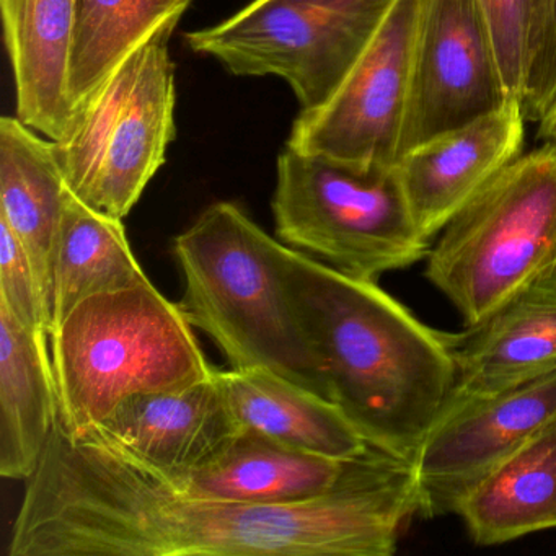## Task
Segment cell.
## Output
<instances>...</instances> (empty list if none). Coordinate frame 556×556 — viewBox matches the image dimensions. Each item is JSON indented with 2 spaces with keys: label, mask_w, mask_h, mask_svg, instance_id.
<instances>
[{
  "label": "cell",
  "mask_w": 556,
  "mask_h": 556,
  "mask_svg": "<svg viewBox=\"0 0 556 556\" xmlns=\"http://www.w3.org/2000/svg\"><path fill=\"white\" fill-rule=\"evenodd\" d=\"M350 460L312 454L242 428L200 467L185 473H164L185 494L198 500L294 504L337 486Z\"/></svg>",
  "instance_id": "9a60e30c"
},
{
  "label": "cell",
  "mask_w": 556,
  "mask_h": 556,
  "mask_svg": "<svg viewBox=\"0 0 556 556\" xmlns=\"http://www.w3.org/2000/svg\"><path fill=\"white\" fill-rule=\"evenodd\" d=\"M447 402L486 395L556 367V262L480 324L454 333Z\"/></svg>",
  "instance_id": "4fadbf2b"
},
{
  "label": "cell",
  "mask_w": 556,
  "mask_h": 556,
  "mask_svg": "<svg viewBox=\"0 0 556 556\" xmlns=\"http://www.w3.org/2000/svg\"><path fill=\"white\" fill-rule=\"evenodd\" d=\"M509 99L480 0H425L399 162Z\"/></svg>",
  "instance_id": "8fae6325"
},
{
  "label": "cell",
  "mask_w": 556,
  "mask_h": 556,
  "mask_svg": "<svg viewBox=\"0 0 556 556\" xmlns=\"http://www.w3.org/2000/svg\"><path fill=\"white\" fill-rule=\"evenodd\" d=\"M60 421L83 435L131 395L175 392L214 376L180 302L151 279L79 302L50 334Z\"/></svg>",
  "instance_id": "277c9868"
},
{
  "label": "cell",
  "mask_w": 556,
  "mask_h": 556,
  "mask_svg": "<svg viewBox=\"0 0 556 556\" xmlns=\"http://www.w3.org/2000/svg\"><path fill=\"white\" fill-rule=\"evenodd\" d=\"M168 41L164 35L136 51L54 141L71 193L113 219H125L141 200L177 132Z\"/></svg>",
  "instance_id": "52a82bcc"
},
{
  "label": "cell",
  "mask_w": 556,
  "mask_h": 556,
  "mask_svg": "<svg viewBox=\"0 0 556 556\" xmlns=\"http://www.w3.org/2000/svg\"><path fill=\"white\" fill-rule=\"evenodd\" d=\"M285 268L327 400L369 447L412 464L454 389V333L416 318L377 281L291 247Z\"/></svg>",
  "instance_id": "7a4b0ae2"
},
{
  "label": "cell",
  "mask_w": 556,
  "mask_h": 556,
  "mask_svg": "<svg viewBox=\"0 0 556 556\" xmlns=\"http://www.w3.org/2000/svg\"><path fill=\"white\" fill-rule=\"evenodd\" d=\"M419 514L412 464L369 447L337 486L294 504L188 496L99 429L58 419L9 540L11 556H390Z\"/></svg>",
  "instance_id": "6da1fadb"
},
{
  "label": "cell",
  "mask_w": 556,
  "mask_h": 556,
  "mask_svg": "<svg viewBox=\"0 0 556 556\" xmlns=\"http://www.w3.org/2000/svg\"><path fill=\"white\" fill-rule=\"evenodd\" d=\"M556 262V142L503 168L439 233L425 276L480 324Z\"/></svg>",
  "instance_id": "5b68a950"
},
{
  "label": "cell",
  "mask_w": 556,
  "mask_h": 556,
  "mask_svg": "<svg viewBox=\"0 0 556 556\" xmlns=\"http://www.w3.org/2000/svg\"><path fill=\"white\" fill-rule=\"evenodd\" d=\"M271 210L282 242L353 278L377 281L428 258L431 250L396 165L356 167L286 146Z\"/></svg>",
  "instance_id": "8992f818"
},
{
  "label": "cell",
  "mask_w": 556,
  "mask_h": 556,
  "mask_svg": "<svg viewBox=\"0 0 556 556\" xmlns=\"http://www.w3.org/2000/svg\"><path fill=\"white\" fill-rule=\"evenodd\" d=\"M510 97L522 102L529 63L530 0H480Z\"/></svg>",
  "instance_id": "d4e9b609"
},
{
  "label": "cell",
  "mask_w": 556,
  "mask_h": 556,
  "mask_svg": "<svg viewBox=\"0 0 556 556\" xmlns=\"http://www.w3.org/2000/svg\"><path fill=\"white\" fill-rule=\"evenodd\" d=\"M522 106L509 99L500 110L432 139L396 164L419 232L431 242L478 191L522 154Z\"/></svg>",
  "instance_id": "7c38bea8"
},
{
  "label": "cell",
  "mask_w": 556,
  "mask_h": 556,
  "mask_svg": "<svg viewBox=\"0 0 556 556\" xmlns=\"http://www.w3.org/2000/svg\"><path fill=\"white\" fill-rule=\"evenodd\" d=\"M194 0H79L67 96L73 115L136 51L174 34Z\"/></svg>",
  "instance_id": "44dd1931"
},
{
  "label": "cell",
  "mask_w": 556,
  "mask_h": 556,
  "mask_svg": "<svg viewBox=\"0 0 556 556\" xmlns=\"http://www.w3.org/2000/svg\"><path fill=\"white\" fill-rule=\"evenodd\" d=\"M148 279L123 220L97 213L71 193L51 268L53 330L90 295L131 288Z\"/></svg>",
  "instance_id": "7402d4cb"
},
{
  "label": "cell",
  "mask_w": 556,
  "mask_h": 556,
  "mask_svg": "<svg viewBox=\"0 0 556 556\" xmlns=\"http://www.w3.org/2000/svg\"><path fill=\"white\" fill-rule=\"evenodd\" d=\"M48 338L0 305V475L9 480L34 477L60 419Z\"/></svg>",
  "instance_id": "ac0fdd59"
},
{
  "label": "cell",
  "mask_w": 556,
  "mask_h": 556,
  "mask_svg": "<svg viewBox=\"0 0 556 556\" xmlns=\"http://www.w3.org/2000/svg\"><path fill=\"white\" fill-rule=\"evenodd\" d=\"M0 305L28 330L51 334L50 314L34 265L8 224L0 223Z\"/></svg>",
  "instance_id": "cb8c5ba5"
},
{
  "label": "cell",
  "mask_w": 556,
  "mask_h": 556,
  "mask_svg": "<svg viewBox=\"0 0 556 556\" xmlns=\"http://www.w3.org/2000/svg\"><path fill=\"white\" fill-rule=\"evenodd\" d=\"M240 428L312 454L351 460L369 444L334 403L268 369H216Z\"/></svg>",
  "instance_id": "d6986e66"
},
{
  "label": "cell",
  "mask_w": 556,
  "mask_h": 556,
  "mask_svg": "<svg viewBox=\"0 0 556 556\" xmlns=\"http://www.w3.org/2000/svg\"><path fill=\"white\" fill-rule=\"evenodd\" d=\"M457 516L477 545L491 546L556 527V421L493 468Z\"/></svg>",
  "instance_id": "ffe728a7"
},
{
  "label": "cell",
  "mask_w": 556,
  "mask_h": 556,
  "mask_svg": "<svg viewBox=\"0 0 556 556\" xmlns=\"http://www.w3.org/2000/svg\"><path fill=\"white\" fill-rule=\"evenodd\" d=\"M96 429L159 470L178 475L210 460L242 428L214 370L188 389L128 396Z\"/></svg>",
  "instance_id": "5bb4252c"
},
{
  "label": "cell",
  "mask_w": 556,
  "mask_h": 556,
  "mask_svg": "<svg viewBox=\"0 0 556 556\" xmlns=\"http://www.w3.org/2000/svg\"><path fill=\"white\" fill-rule=\"evenodd\" d=\"M286 247L239 204H211L174 240L185 279L180 305L230 369L273 370L327 399L320 363L286 281Z\"/></svg>",
  "instance_id": "3957f363"
},
{
  "label": "cell",
  "mask_w": 556,
  "mask_h": 556,
  "mask_svg": "<svg viewBox=\"0 0 556 556\" xmlns=\"http://www.w3.org/2000/svg\"><path fill=\"white\" fill-rule=\"evenodd\" d=\"M79 0H0L17 116L51 141L73 119L67 77Z\"/></svg>",
  "instance_id": "2e32d148"
},
{
  "label": "cell",
  "mask_w": 556,
  "mask_h": 556,
  "mask_svg": "<svg viewBox=\"0 0 556 556\" xmlns=\"http://www.w3.org/2000/svg\"><path fill=\"white\" fill-rule=\"evenodd\" d=\"M556 103V0H530L529 63L522 106L526 122H540Z\"/></svg>",
  "instance_id": "603a6c76"
},
{
  "label": "cell",
  "mask_w": 556,
  "mask_h": 556,
  "mask_svg": "<svg viewBox=\"0 0 556 556\" xmlns=\"http://www.w3.org/2000/svg\"><path fill=\"white\" fill-rule=\"evenodd\" d=\"M70 197L54 141L41 138L18 116L0 119V223L8 224L27 252L51 325V268Z\"/></svg>",
  "instance_id": "e0dca14e"
},
{
  "label": "cell",
  "mask_w": 556,
  "mask_h": 556,
  "mask_svg": "<svg viewBox=\"0 0 556 556\" xmlns=\"http://www.w3.org/2000/svg\"><path fill=\"white\" fill-rule=\"evenodd\" d=\"M556 421V367L506 389L445 403L412 460L425 519L462 501L527 441Z\"/></svg>",
  "instance_id": "30bf717a"
},
{
  "label": "cell",
  "mask_w": 556,
  "mask_h": 556,
  "mask_svg": "<svg viewBox=\"0 0 556 556\" xmlns=\"http://www.w3.org/2000/svg\"><path fill=\"white\" fill-rule=\"evenodd\" d=\"M395 0H252L188 48L239 77L285 80L302 110L320 106L369 47Z\"/></svg>",
  "instance_id": "ba28073f"
},
{
  "label": "cell",
  "mask_w": 556,
  "mask_h": 556,
  "mask_svg": "<svg viewBox=\"0 0 556 556\" xmlns=\"http://www.w3.org/2000/svg\"><path fill=\"white\" fill-rule=\"evenodd\" d=\"M425 0H395L369 47L317 109L301 110L286 146L356 167L399 162Z\"/></svg>",
  "instance_id": "9c48e42d"
},
{
  "label": "cell",
  "mask_w": 556,
  "mask_h": 556,
  "mask_svg": "<svg viewBox=\"0 0 556 556\" xmlns=\"http://www.w3.org/2000/svg\"><path fill=\"white\" fill-rule=\"evenodd\" d=\"M536 138L545 142H556V103L549 112L540 119L539 135Z\"/></svg>",
  "instance_id": "484cf974"
}]
</instances>
